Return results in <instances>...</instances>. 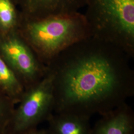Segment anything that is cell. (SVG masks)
Masks as SVG:
<instances>
[{
  "instance_id": "obj_5",
  "label": "cell",
  "mask_w": 134,
  "mask_h": 134,
  "mask_svg": "<svg viewBox=\"0 0 134 134\" xmlns=\"http://www.w3.org/2000/svg\"><path fill=\"white\" fill-rule=\"evenodd\" d=\"M0 56L24 90L40 81L47 72V66L39 60L19 29L0 36Z\"/></svg>"
},
{
  "instance_id": "obj_4",
  "label": "cell",
  "mask_w": 134,
  "mask_h": 134,
  "mask_svg": "<svg viewBox=\"0 0 134 134\" xmlns=\"http://www.w3.org/2000/svg\"><path fill=\"white\" fill-rule=\"evenodd\" d=\"M15 108L5 134H23L37 128L53 114L54 96L52 77L48 72L43 79L24 90Z\"/></svg>"
},
{
  "instance_id": "obj_2",
  "label": "cell",
  "mask_w": 134,
  "mask_h": 134,
  "mask_svg": "<svg viewBox=\"0 0 134 134\" xmlns=\"http://www.w3.org/2000/svg\"><path fill=\"white\" fill-rule=\"evenodd\" d=\"M19 31L46 66L67 48L91 36L86 19L79 12L40 19L21 15Z\"/></svg>"
},
{
  "instance_id": "obj_10",
  "label": "cell",
  "mask_w": 134,
  "mask_h": 134,
  "mask_svg": "<svg viewBox=\"0 0 134 134\" xmlns=\"http://www.w3.org/2000/svg\"><path fill=\"white\" fill-rule=\"evenodd\" d=\"M21 18L14 0H0V36L19 29Z\"/></svg>"
},
{
  "instance_id": "obj_6",
  "label": "cell",
  "mask_w": 134,
  "mask_h": 134,
  "mask_svg": "<svg viewBox=\"0 0 134 134\" xmlns=\"http://www.w3.org/2000/svg\"><path fill=\"white\" fill-rule=\"evenodd\" d=\"M21 15L30 19H40L59 14L78 12L86 0H14Z\"/></svg>"
},
{
  "instance_id": "obj_9",
  "label": "cell",
  "mask_w": 134,
  "mask_h": 134,
  "mask_svg": "<svg viewBox=\"0 0 134 134\" xmlns=\"http://www.w3.org/2000/svg\"><path fill=\"white\" fill-rule=\"evenodd\" d=\"M0 90L15 105L21 100L24 88L14 72L0 56Z\"/></svg>"
},
{
  "instance_id": "obj_3",
  "label": "cell",
  "mask_w": 134,
  "mask_h": 134,
  "mask_svg": "<svg viewBox=\"0 0 134 134\" xmlns=\"http://www.w3.org/2000/svg\"><path fill=\"white\" fill-rule=\"evenodd\" d=\"M84 14L91 36L134 57V0H86Z\"/></svg>"
},
{
  "instance_id": "obj_8",
  "label": "cell",
  "mask_w": 134,
  "mask_h": 134,
  "mask_svg": "<svg viewBox=\"0 0 134 134\" xmlns=\"http://www.w3.org/2000/svg\"><path fill=\"white\" fill-rule=\"evenodd\" d=\"M90 117L71 113H55L47 122L50 134H91Z\"/></svg>"
},
{
  "instance_id": "obj_1",
  "label": "cell",
  "mask_w": 134,
  "mask_h": 134,
  "mask_svg": "<svg viewBox=\"0 0 134 134\" xmlns=\"http://www.w3.org/2000/svg\"><path fill=\"white\" fill-rule=\"evenodd\" d=\"M131 59L92 36L60 53L46 66L52 77L54 113L91 118L126 103L134 94Z\"/></svg>"
},
{
  "instance_id": "obj_11",
  "label": "cell",
  "mask_w": 134,
  "mask_h": 134,
  "mask_svg": "<svg viewBox=\"0 0 134 134\" xmlns=\"http://www.w3.org/2000/svg\"><path fill=\"white\" fill-rule=\"evenodd\" d=\"M15 104L0 90V134H5L13 114Z\"/></svg>"
},
{
  "instance_id": "obj_7",
  "label": "cell",
  "mask_w": 134,
  "mask_h": 134,
  "mask_svg": "<svg viewBox=\"0 0 134 134\" xmlns=\"http://www.w3.org/2000/svg\"><path fill=\"white\" fill-rule=\"evenodd\" d=\"M91 134H134V113L126 102L103 115Z\"/></svg>"
},
{
  "instance_id": "obj_12",
  "label": "cell",
  "mask_w": 134,
  "mask_h": 134,
  "mask_svg": "<svg viewBox=\"0 0 134 134\" xmlns=\"http://www.w3.org/2000/svg\"><path fill=\"white\" fill-rule=\"evenodd\" d=\"M23 134H50V133L47 129H38L37 128Z\"/></svg>"
}]
</instances>
